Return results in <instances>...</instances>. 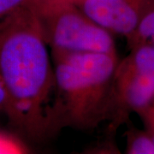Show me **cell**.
<instances>
[{
  "mask_svg": "<svg viewBox=\"0 0 154 154\" xmlns=\"http://www.w3.org/2000/svg\"><path fill=\"white\" fill-rule=\"evenodd\" d=\"M49 48L28 1L0 24V76L9 101L6 115L32 138L43 137L59 125Z\"/></svg>",
  "mask_w": 154,
  "mask_h": 154,
  "instance_id": "obj_1",
  "label": "cell"
},
{
  "mask_svg": "<svg viewBox=\"0 0 154 154\" xmlns=\"http://www.w3.org/2000/svg\"><path fill=\"white\" fill-rule=\"evenodd\" d=\"M56 85L58 124L80 128L98 124L117 104L116 53L51 51Z\"/></svg>",
  "mask_w": 154,
  "mask_h": 154,
  "instance_id": "obj_2",
  "label": "cell"
},
{
  "mask_svg": "<svg viewBox=\"0 0 154 154\" xmlns=\"http://www.w3.org/2000/svg\"><path fill=\"white\" fill-rule=\"evenodd\" d=\"M51 51L116 53L112 33L70 0H28Z\"/></svg>",
  "mask_w": 154,
  "mask_h": 154,
  "instance_id": "obj_3",
  "label": "cell"
},
{
  "mask_svg": "<svg viewBox=\"0 0 154 154\" xmlns=\"http://www.w3.org/2000/svg\"><path fill=\"white\" fill-rule=\"evenodd\" d=\"M131 50L116 69V103L145 112L154 99V46L143 44Z\"/></svg>",
  "mask_w": 154,
  "mask_h": 154,
  "instance_id": "obj_4",
  "label": "cell"
},
{
  "mask_svg": "<svg viewBox=\"0 0 154 154\" xmlns=\"http://www.w3.org/2000/svg\"><path fill=\"white\" fill-rule=\"evenodd\" d=\"M90 19L110 33L128 38L154 0H70Z\"/></svg>",
  "mask_w": 154,
  "mask_h": 154,
  "instance_id": "obj_5",
  "label": "cell"
},
{
  "mask_svg": "<svg viewBox=\"0 0 154 154\" xmlns=\"http://www.w3.org/2000/svg\"><path fill=\"white\" fill-rule=\"evenodd\" d=\"M128 146V151L131 154H154V140L151 134H134Z\"/></svg>",
  "mask_w": 154,
  "mask_h": 154,
  "instance_id": "obj_6",
  "label": "cell"
},
{
  "mask_svg": "<svg viewBox=\"0 0 154 154\" xmlns=\"http://www.w3.org/2000/svg\"><path fill=\"white\" fill-rule=\"evenodd\" d=\"M27 152V147L20 140L0 131V154H20Z\"/></svg>",
  "mask_w": 154,
  "mask_h": 154,
  "instance_id": "obj_7",
  "label": "cell"
},
{
  "mask_svg": "<svg viewBox=\"0 0 154 154\" xmlns=\"http://www.w3.org/2000/svg\"><path fill=\"white\" fill-rule=\"evenodd\" d=\"M28 0H0V24L20 9Z\"/></svg>",
  "mask_w": 154,
  "mask_h": 154,
  "instance_id": "obj_8",
  "label": "cell"
},
{
  "mask_svg": "<svg viewBox=\"0 0 154 154\" xmlns=\"http://www.w3.org/2000/svg\"><path fill=\"white\" fill-rule=\"evenodd\" d=\"M141 28L145 34L151 38L149 44L154 46V6L144 17L141 22Z\"/></svg>",
  "mask_w": 154,
  "mask_h": 154,
  "instance_id": "obj_9",
  "label": "cell"
},
{
  "mask_svg": "<svg viewBox=\"0 0 154 154\" xmlns=\"http://www.w3.org/2000/svg\"><path fill=\"white\" fill-rule=\"evenodd\" d=\"M8 94L6 92L5 84L3 82V80L0 76V112L7 113L8 110Z\"/></svg>",
  "mask_w": 154,
  "mask_h": 154,
  "instance_id": "obj_10",
  "label": "cell"
},
{
  "mask_svg": "<svg viewBox=\"0 0 154 154\" xmlns=\"http://www.w3.org/2000/svg\"><path fill=\"white\" fill-rule=\"evenodd\" d=\"M151 128H154V99L148 108L145 110Z\"/></svg>",
  "mask_w": 154,
  "mask_h": 154,
  "instance_id": "obj_11",
  "label": "cell"
},
{
  "mask_svg": "<svg viewBox=\"0 0 154 154\" xmlns=\"http://www.w3.org/2000/svg\"><path fill=\"white\" fill-rule=\"evenodd\" d=\"M152 128V132L150 133L151 134H152V139H153L154 140V128Z\"/></svg>",
  "mask_w": 154,
  "mask_h": 154,
  "instance_id": "obj_12",
  "label": "cell"
}]
</instances>
